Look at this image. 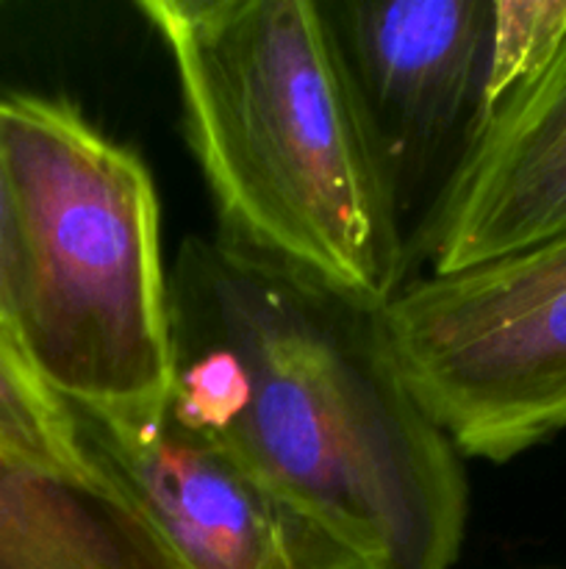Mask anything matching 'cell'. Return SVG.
<instances>
[{"instance_id":"obj_1","label":"cell","mask_w":566,"mask_h":569,"mask_svg":"<svg viewBox=\"0 0 566 569\" xmlns=\"http://www.w3.org/2000/svg\"><path fill=\"white\" fill-rule=\"evenodd\" d=\"M170 415L370 569H453L464 456L411 392L383 306L225 237L183 239L170 276Z\"/></svg>"},{"instance_id":"obj_2","label":"cell","mask_w":566,"mask_h":569,"mask_svg":"<svg viewBox=\"0 0 566 569\" xmlns=\"http://www.w3.org/2000/svg\"><path fill=\"white\" fill-rule=\"evenodd\" d=\"M220 237L372 306L411 267L408 228L320 0H142Z\"/></svg>"},{"instance_id":"obj_3","label":"cell","mask_w":566,"mask_h":569,"mask_svg":"<svg viewBox=\"0 0 566 569\" xmlns=\"http://www.w3.org/2000/svg\"><path fill=\"white\" fill-rule=\"evenodd\" d=\"M0 148L28 356L78 415L159 420L172 398V333L153 176L67 98L0 94Z\"/></svg>"},{"instance_id":"obj_4","label":"cell","mask_w":566,"mask_h":569,"mask_svg":"<svg viewBox=\"0 0 566 569\" xmlns=\"http://www.w3.org/2000/svg\"><path fill=\"white\" fill-rule=\"evenodd\" d=\"M411 392L464 459H516L566 431V231L405 281L383 306Z\"/></svg>"},{"instance_id":"obj_5","label":"cell","mask_w":566,"mask_h":569,"mask_svg":"<svg viewBox=\"0 0 566 569\" xmlns=\"http://www.w3.org/2000/svg\"><path fill=\"white\" fill-rule=\"evenodd\" d=\"M325 11L403 220L420 203L425 214L486 114L494 0H333Z\"/></svg>"},{"instance_id":"obj_6","label":"cell","mask_w":566,"mask_h":569,"mask_svg":"<svg viewBox=\"0 0 566 569\" xmlns=\"http://www.w3.org/2000/svg\"><path fill=\"white\" fill-rule=\"evenodd\" d=\"M100 470L181 569H370L327 528L170 415L114 426L78 415Z\"/></svg>"},{"instance_id":"obj_7","label":"cell","mask_w":566,"mask_h":569,"mask_svg":"<svg viewBox=\"0 0 566 569\" xmlns=\"http://www.w3.org/2000/svg\"><path fill=\"white\" fill-rule=\"evenodd\" d=\"M566 231V28L477 128L411 233V261L447 276Z\"/></svg>"},{"instance_id":"obj_8","label":"cell","mask_w":566,"mask_h":569,"mask_svg":"<svg viewBox=\"0 0 566 569\" xmlns=\"http://www.w3.org/2000/svg\"><path fill=\"white\" fill-rule=\"evenodd\" d=\"M0 569H181L120 489L39 476L0 453Z\"/></svg>"},{"instance_id":"obj_9","label":"cell","mask_w":566,"mask_h":569,"mask_svg":"<svg viewBox=\"0 0 566 569\" xmlns=\"http://www.w3.org/2000/svg\"><path fill=\"white\" fill-rule=\"evenodd\" d=\"M0 453L39 476L117 489L81 439L75 411L50 389L20 333L0 317Z\"/></svg>"},{"instance_id":"obj_10","label":"cell","mask_w":566,"mask_h":569,"mask_svg":"<svg viewBox=\"0 0 566 569\" xmlns=\"http://www.w3.org/2000/svg\"><path fill=\"white\" fill-rule=\"evenodd\" d=\"M0 317L17 328V217L3 148H0Z\"/></svg>"}]
</instances>
